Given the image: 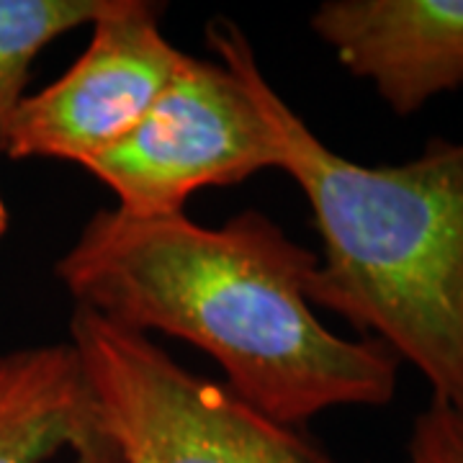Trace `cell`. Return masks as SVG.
<instances>
[{"label": "cell", "mask_w": 463, "mask_h": 463, "mask_svg": "<svg viewBox=\"0 0 463 463\" xmlns=\"http://www.w3.org/2000/svg\"><path fill=\"white\" fill-rule=\"evenodd\" d=\"M90 29L78 62L21 100L0 155L83 167L142 121L185 54L163 36L160 5L147 0H114Z\"/></svg>", "instance_id": "5"}, {"label": "cell", "mask_w": 463, "mask_h": 463, "mask_svg": "<svg viewBox=\"0 0 463 463\" xmlns=\"http://www.w3.org/2000/svg\"><path fill=\"white\" fill-rule=\"evenodd\" d=\"M315 268L312 250L255 209L222 227L185 212L139 219L103 209L54 273L75 307L201 347L240 402L304 430L325 410L386 407L402 364L381 340H345L319 322L307 298Z\"/></svg>", "instance_id": "1"}, {"label": "cell", "mask_w": 463, "mask_h": 463, "mask_svg": "<svg viewBox=\"0 0 463 463\" xmlns=\"http://www.w3.org/2000/svg\"><path fill=\"white\" fill-rule=\"evenodd\" d=\"M5 230H8V209H5V203L0 199V237L5 234Z\"/></svg>", "instance_id": "10"}, {"label": "cell", "mask_w": 463, "mask_h": 463, "mask_svg": "<svg viewBox=\"0 0 463 463\" xmlns=\"http://www.w3.org/2000/svg\"><path fill=\"white\" fill-rule=\"evenodd\" d=\"M70 343L124 463H340L301 428L183 368L147 335L75 307Z\"/></svg>", "instance_id": "3"}, {"label": "cell", "mask_w": 463, "mask_h": 463, "mask_svg": "<svg viewBox=\"0 0 463 463\" xmlns=\"http://www.w3.org/2000/svg\"><path fill=\"white\" fill-rule=\"evenodd\" d=\"M83 167L121 214L152 219L183 214L201 188L279 167V142L237 67L183 54L142 121Z\"/></svg>", "instance_id": "4"}, {"label": "cell", "mask_w": 463, "mask_h": 463, "mask_svg": "<svg viewBox=\"0 0 463 463\" xmlns=\"http://www.w3.org/2000/svg\"><path fill=\"white\" fill-rule=\"evenodd\" d=\"M114 0H0V147L26 99L33 60L54 39L93 24Z\"/></svg>", "instance_id": "8"}, {"label": "cell", "mask_w": 463, "mask_h": 463, "mask_svg": "<svg viewBox=\"0 0 463 463\" xmlns=\"http://www.w3.org/2000/svg\"><path fill=\"white\" fill-rule=\"evenodd\" d=\"M309 24L392 114L463 88V0H327Z\"/></svg>", "instance_id": "6"}, {"label": "cell", "mask_w": 463, "mask_h": 463, "mask_svg": "<svg viewBox=\"0 0 463 463\" xmlns=\"http://www.w3.org/2000/svg\"><path fill=\"white\" fill-rule=\"evenodd\" d=\"M410 463H463V412L432 399L414 417L407 443Z\"/></svg>", "instance_id": "9"}, {"label": "cell", "mask_w": 463, "mask_h": 463, "mask_svg": "<svg viewBox=\"0 0 463 463\" xmlns=\"http://www.w3.org/2000/svg\"><path fill=\"white\" fill-rule=\"evenodd\" d=\"M124 463L72 343L18 347L0 355V463Z\"/></svg>", "instance_id": "7"}, {"label": "cell", "mask_w": 463, "mask_h": 463, "mask_svg": "<svg viewBox=\"0 0 463 463\" xmlns=\"http://www.w3.org/2000/svg\"><path fill=\"white\" fill-rule=\"evenodd\" d=\"M209 44L237 67L279 142V170L301 188L322 237L309 304L381 340L463 412V139L435 137L402 165L368 167L317 137L273 90L232 21Z\"/></svg>", "instance_id": "2"}]
</instances>
